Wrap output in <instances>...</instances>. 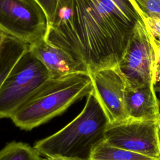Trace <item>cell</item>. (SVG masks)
<instances>
[{"label":"cell","instance_id":"obj_17","mask_svg":"<svg viewBox=\"0 0 160 160\" xmlns=\"http://www.w3.org/2000/svg\"><path fill=\"white\" fill-rule=\"evenodd\" d=\"M153 85L156 93L158 92L160 94V60L159 59H157L156 62Z\"/></svg>","mask_w":160,"mask_h":160},{"label":"cell","instance_id":"obj_13","mask_svg":"<svg viewBox=\"0 0 160 160\" xmlns=\"http://www.w3.org/2000/svg\"><path fill=\"white\" fill-rule=\"evenodd\" d=\"M0 160H42V158L34 147L13 141L0 150Z\"/></svg>","mask_w":160,"mask_h":160},{"label":"cell","instance_id":"obj_1","mask_svg":"<svg viewBox=\"0 0 160 160\" xmlns=\"http://www.w3.org/2000/svg\"><path fill=\"white\" fill-rule=\"evenodd\" d=\"M142 19L133 0H59L44 39L67 52L89 74L118 65Z\"/></svg>","mask_w":160,"mask_h":160},{"label":"cell","instance_id":"obj_19","mask_svg":"<svg viewBox=\"0 0 160 160\" xmlns=\"http://www.w3.org/2000/svg\"><path fill=\"white\" fill-rule=\"evenodd\" d=\"M42 160H74V159L61 157V156H46V158H42Z\"/></svg>","mask_w":160,"mask_h":160},{"label":"cell","instance_id":"obj_4","mask_svg":"<svg viewBox=\"0 0 160 160\" xmlns=\"http://www.w3.org/2000/svg\"><path fill=\"white\" fill-rule=\"evenodd\" d=\"M51 78L44 65L29 49L26 51L0 86V119L10 118L16 109Z\"/></svg>","mask_w":160,"mask_h":160},{"label":"cell","instance_id":"obj_14","mask_svg":"<svg viewBox=\"0 0 160 160\" xmlns=\"http://www.w3.org/2000/svg\"><path fill=\"white\" fill-rule=\"evenodd\" d=\"M141 18H160V0H133Z\"/></svg>","mask_w":160,"mask_h":160},{"label":"cell","instance_id":"obj_12","mask_svg":"<svg viewBox=\"0 0 160 160\" xmlns=\"http://www.w3.org/2000/svg\"><path fill=\"white\" fill-rule=\"evenodd\" d=\"M89 160H159L146 155L122 149L107 142L104 139L92 149Z\"/></svg>","mask_w":160,"mask_h":160},{"label":"cell","instance_id":"obj_5","mask_svg":"<svg viewBox=\"0 0 160 160\" xmlns=\"http://www.w3.org/2000/svg\"><path fill=\"white\" fill-rule=\"evenodd\" d=\"M47 30L46 15L36 0H0V31L31 45Z\"/></svg>","mask_w":160,"mask_h":160},{"label":"cell","instance_id":"obj_2","mask_svg":"<svg viewBox=\"0 0 160 160\" xmlns=\"http://www.w3.org/2000/svg\"><path fill=\"white\" fill-rule=\"evenodd\" d=\"M89 74L76 73L51 78L32 92L10 117L14 124L31 130L61 114L92 91Z\"/></svg>","mask_w":160,"mask_h":160},{"label":"cell","instance_id":"obj_10","mask_svg":"<svg viewBox=\"0 0 160 160\" xmlns=\"http://www.w3.org/2000/svg\"><path fill=\"white\" fill-rule=\"evenodd\" d=\"M124 94L129 118L156 122L159 119L160 102L153 84L131 86L126 80Z\"/></svg>","mask_w":160,"mask_h":160},{"label":"cell","instance_id":"obj_7","mask_svg":"<svg viewBox=\"0 0 160 160\" xmlns=\"http://www.w3.org/2000/svg\"><path fill=\"white\" fill-rule=\"evenodd\" d=\"M156 121L129 118L108 124L104 139L111 145L160 160Z\"/></svg>","mask_w":160,"mask_h":160},{"label":"cell","instance_id":"obj_8","mask_svg":"<svg viewBox=\"0 0 160 160\" xmlns=\"http://www.w3.org/2000/svg\"><path fill=\"white\" fill-rule=\"evenodd\" d=\"M93 92L108 121V124L129 119L124 102L126 78L118 65L89 73Z\"/></svg>","mask_w":160,"mask_h":160},{"label":"cell","instance_id":"obj_3","mask_svg":"<svg viewBox=\"0 0 160 160\" xmlns=\"http://www.w3.org/2000/svg\"><path fill=\"white\" fill-rule=\"evenodd\" d=\"M86 97L82 110L73 120L34 144L40 154L89 160L93 148L104 139L108 121L93 91Z\"/></svg>","mask_w":160,"mask_h":160},{"label":"cell","instance_id":"obj_15","mask_svg":"<svg viewBox=\"0 0 160 160\" xmlns=\"http://www.w3.org/2000/svg\"><path fill=\"white\" fill-rule=\"evenodd\" d=\"M142 20L156 48L160 51V18H145Z\"/></svg>","mask_w":160,"mask_h":160},{"label":"cell","instance_id":"obj_11","mask_svg":"<svg viewBox=\"0 0 160 160\" xmlns=\"http://www.w3.org/2000/svg\"><path fill=\"white\" fill-rule=\"evenodd\" d=\"M29 45L0 31V86Z\"/></svg>","mask_w":160,"mask_h":160},{"label":"cell","instance_id":"obj_18","mask_svg":"<svg viewBox=\"0 0 160 160\" xmlns=\"http://www.w3.org/2000/svg\"><path fill=\"white\" fill-rule=\"evenodd\" d=\"M156 134H157V141L159 151L160 153V118L157 121L156 124Z\"/></svg>","mask_w":160,"mask_h":160},{"label":"cell","instance_id":"obj_9","mask_svg":"<svg viewBox=\"0 0 160 160\" xmlns=\"http://www.w3.org/2000/svg\"><path fill=\"white\" fill-rule=\"evenodd\" d=\"M29 49L44 65L52 78L76 73L89 74L87 69L67 52L44 39L29 45Z\"/></svg>","mask_w":160,"mask_h":160},{"label":"cell","instance_id":"obj_6","mask_svg":"<svg viewBox=\"0 0 160 160\" xmlns=\"http://www.w3.org/2000/svg\"><path fill=\"white\" fill-rule=\"evenodd\" d=\"M157 51L143 20L132 29L118 66L131 86L153 84Z\"/></svg>","mask_w":160,"mask_h":160},{"label":"cell","instance_id":"obj_16","mask_svg":"<svg viewBox=\"0 0 160 160\" xmlns=\"http://www.w3.org/2000/svg\"><path fill=\"white\" fill-rule=\"evenodd\" d=\"M44 10L48 19V27L54 21L59 0H36Z\"/></svg>","mask_w":160,"mask_h":160}]
</instances>
